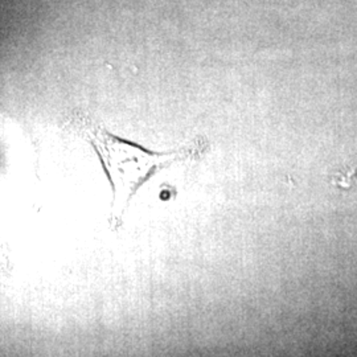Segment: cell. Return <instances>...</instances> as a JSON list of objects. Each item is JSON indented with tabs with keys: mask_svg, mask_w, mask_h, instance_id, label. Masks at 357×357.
<instances>
[{
	"mask_svg": "<svg viewBox=\"0 0 357 357\" xmlns=\"http://www.w3.org/2000/svg\"><path fill=\"white\" fill-rule=\"evenodd\" d=\"M109 137H110L113 141L118 142V143H121V144H125V146H128V147H132V149H137V150H139L141 153H147V155H150V156H166V155H171V153H172V151H169V153H155V151H151V150L146 149L144 146H141L139 143L128 141V139H125V138H119V137H115V135H112V134H109Z\"/></svg>",
	"mask_w": 357,
	"mask_h": 357,
	"instance_id": "cell-1",
	"label": "cell"
},
{
	"mask_svg": "<svg viewBox=\"0 0 357 357\" xmlns=\"http://www.w3.org/2000/svg\"><path fill=\"white\" fill-rule=\"evenodd\" d=\"M156 169H158V167H151V168L149 169V172H147L144 176H142L137 183H134V187L131 188V193H130V196H128V200L131 199V196H132V195H135V192L138 191L144 183H147L150 178H153V175H155V172H156Z\"/></svg>",
	"mask_w": 357,
	"mask_h": 357,
	"instance_id": "cell-2",
	"label": "cell"
},
{
	"mask_svg": "<svg viewBox=\"0 0 357 357\" xmlns=\"http://www.w3.org/2000/svg\"><path fill=\"white\" fill-rule=\"evenodd\" d=\"M91 146H93V149H94V153H96V155L98 156V160H100L101 167H102L103 174H105V176L107 178V180H109V183H110V187H112V190H113V193H115L114 180H113V176H112V175H110V172H109V168H107L106 163H105V159H103L102 155H101V153H100L98 147H97L96 144H91Z\"/></svg>",
	"mask_w": 357,
	"mask_h": 357,
	"instance_id": "cell-3",
	"label": "cell"
}]
</instances>
